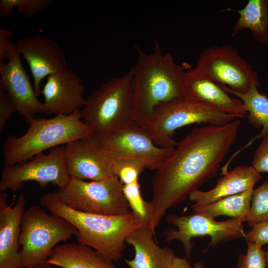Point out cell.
Here are the masks:
<instances>
[{
    "label": "cell",
    "instance_id": "cell-15",
    "mask_svg": "<svg viewBox=\"0 0 268 268\" xmlns=\"http://www.w3.org/2000/svg\"><path fill=\"white\" fill-rule=\"evenodd\" d=\"M84 90L81 78L70 68L48 76L41 91L44 113L57 116L81 110L86 102Z\"/></svg>",
    "mask_w": 268,
    "mask_h": 268
},
{
    "label": "cell",
    "instance_id": "cell-30",
    "mask_svg": "<svg viewBox=\"0 0 268 268\" xmlns=\"http://www.w3.org/2000/svg\"><path fill=\"white\" fill-rule=\"evenodd\" d=\"M17 112L16 106L12 99L0 83V132L4 128L7 121L13 113Z\"/></svg>",
    "mask_w": 268,
    "mask_h": 268
},
{
    "label": "cell",
    "instance_id": "cell-31",
    "mask_svg": "<svg viewBox=\"0 0 268 268\" xmlns=\"http://www.w3.org/2000/svg\"><path fill=\"white\" fill-rule=\"evenodd\" d=\"M252 166L259 173H268V135L262 139L254 152Z\"/></svg>",
    "mask_w": 268,
    "mask_h": 268
},
{
    "label": "cell",
    "instance_id": "cell-6",
    "mask_svg": "<svg viewBox=\"0 0 268 268\" xmlns=\"http://www.w3.org/2000/svg\"><path fill=\"white\" fill-rule=\"evenodd\" d=\"M77 234V229L63 217L48 213L41 206L29 207L21 220L19 268L47 261L60 242Z\"/></svg>",
    "mask_w": 268,
    "mask_h": 268
},
{
    "label": "cell",
    "instance_id": "cell-20",
    "mask_svg": "<svg viewBox=\"0 0 268 268\" xmlns=\"http://www.w3.org/2000/svg\"><path fill=\"white\" fill-rule=\"evenodd\" d=\"M261 178V174L252 165H240L225 173L212 189L207 191L196 190L188 198L194 203L192 207L203 206L222 198L253 190Z\"/></svg>",
    "mask_w": 268,
    "mask_h": 268
},
{
    "label": "cell",
    "instance_id": "cell-22",
    "mask_svg": "<svg viewBox=\"0 0 268 268\" xmlns=\"http://www.w3.org/2000/svg\"><path fill=\"white\" fill-rule=\"evenodd\" d=\"M228 94H231L241 100L248 114V123L255 128H261L260 132L255 135L242 149L250 145L256 139L268 135V97L258 90V86L253 85L244 92L233 91L224 85H219Z\"/></svg>",
    "mask_w": 268,
    "mask_h": 268
},
{
    "label": "cell",
    "instance_id": "cell-34",
    "mask_svg": "<svg viewBox=\"0 0 268 268\" xmlns=\"http://www.w3.org/2000/svg\"><path fill=\"white\" fill-rule=\"evenodd\" d=\"M16 0H0V14L4 16H9L13 12L14 8H16Z\"/></svg>",
    "mask_w": 268,
    "mask_h": 268
},
{
    "label": "cell",
    "instance_id": "cell-18",
    "mask_svg": "<svg viewBox=\"0 0 268 268\" xmlns=\"http://www.w3.org/2000/svg\"><path fill=\"white\" fill-rule=\"evenodd\" d=\"M26 202L20 193L9 205L7 194L0 192V268H19L20 224Z\"/></svg>",
    "mask_w": 268,
    "mask_h": 268
},
{
    "label": "cell",
    "instance_id": "cell-4",
    "mask_svg": "<svg viewBox=\"0 0 268 268\" xmlns=\"http://www.w3.org/2000/svg\"><path fill=\"white\" fill-rule=\"evenodd\" d=\"M20 136L10 135L2 144L4 165L26 162L48 149L90 136L93 129L85 124L81 110L46 119L34 118Z\"/></svg>",
    "mask_w": 268,
    "mask_h": 268
},
{
    "label": "cell",
    "instance_id": "cell-17",
    "mask_svg": "<svg viewBox=\"0 0 268 268\" xmlns=\"http://www.w3.org/2000/svg\"><path fill=\"white\" fill-rule=\"evenodd\" d=\"M183 86L186 98L211 105L236 118L244 117L247 114L241 100L230 97L220 85L196 67L186 71Z\"/></svg>",
    "mask_w": 268,
    "mask_h": 268
},
{
    "label": "cell",
    "instance_id": "cell-35",
    "mask_svg": "<svg viewBox=\"0 0 268 268\" xmlns=\"http://www.w3.org/2000/svg\"><path fill=\"white\" fill-rule=\"evenodd\" d=\"M170 268H192V267L186 257L175 256Z\"/></svg>",
    "mask_w": 268,
    "mask_h": 268
},
{
    "label": "cell",
    "instance_id": "cell-26",
    "mask_svg": "<svg viewBox=\"0 0 268 268\" xmlns=\"http://www.w3.org/2000/svg\"><path fill=\"white\" fill-rule=\"evenodd\" d=\"M110 158L116 176L123 185L138 181L139 175L146 168L143 163L137 161Z\"/></svg>",
    "mask_w": 268,
    "mask_h": 268
},
{
    "label": "cell",
    "instance_id": "cell-29",
    "mask_svg": "<svg viewBox=\"0 0 268 268\" xmlns=\"http://www.w3.org/2000/svg\"><path fill=\"white\" fill-rule=\"evenodd\" d=\"M52 2V0H17V12L25 17L31 18Z\"/></svg>",
    "mask_w": 268,
    "mask_h": 268
},
{
    "label": "cell",
    "instance_id": "cell-33",
    "mask_svg": "<svg viewBox=\"0 0 268 268\" xmlns=\"http://www.w3.org/2000/svg\"><path fill=\"white\" fill-rule=\"evenodd\" d=\"M13 35L12 30L0 28V61L7 59L12 54L18 51L16 44L10 39Z\"/></svg>",
    "mask_w": 268,
    "mask_h": 268
},
{
    "label": "cell",
    "instance_id": "cell-8",
    "mask_svg": "<svg viewBox=\"0 0 268 268\" xmlns=\"http://www.w3.org/2000/svg\"><path fill=\"white\" fill-rule=\"evenodd\" d=\"M117 176L99 181L70 179L57 191L61 199L75 210L94 214L121 215L131 210Z\"/></svg>",
    "mask_w": 268,
    "mask_h": 268
},
{
    "label": "cell",
    "instance_id": "cell-21",
    "mask_svg": "<svg viewBox=\"0 0 268 268\" xmlns=\"http://www.w3.org/2000/svg\"><path fill=\"white\" fill-rule=\"evenodd\" d=\"M46 262L61 268H117L113 261L78 243L58 245Z\"/></svg>",
    "mask_w": 268,
    "mask_h": 268
},
{
    "label": "cell",
    "instance_id": "cell-38",
    "mask_svg": "<svg viewBox=\"0 0 268 268\" xmlns=\"http://www.w3.org/2000/svg\"><path fill=\"white\" fill-rule=\"evenodd\" d=\"M266 260L267 266H268V251L265 252Z\"/></svg>",
    "mask_w": 268,
    "mask_h": 268
},
{
    "label": "cell",
    "instance_id": "cell-10",
    "mask_svg": "<svg viewBox=\"0 0 268 268\" xmlns=\"http://www.w3.org/2000/svg\"><path fill=\"white\" fill-rule=\"evenodd\" d=\"M70 179L65 156V146L51 149L48 154L43 152L32 160L12 165H4L0 176V192L7 190L16 192L25 182L34 181L41 187L54 184L59 189L65 186Z\"/></svg>",
    "mask_w": 268,
    "mask_h": 268
},
{
    "label": "cell",
    "instance_id": "cell-5",
    "mask_svg": "<svg viewBox=\"0 0 268 268\" xmlns=\"http://www.w3.org/2000/svg\"><path fill=\"white\" fill-rule=\"evenodd\" d=\"M133 76L132 67L122 75L102 83L86 98L82 120L94 133L112 132L135 122Z\"/></svg>",
    "mask_w": 268,
    "mask_h": 268
},
{
    "label": "cell",
    "instance_id": "cell-12",
    "mask_svg": "<svg viewBox=\"0 0 268 268\" xmlns=\"http://www.w3.org/2000/svg\"><path fill=\"white\" fill-rule=\"evenodd\" d=\"M165 219L167 223L176 228L169 229L164 232V241L168 242L174 240L179 241L182 244L186 257L188 259L193 248L192 239L194 238L208 236L210 238L209 246L214 247L219 244L245 237L243 222L235 218L218 221L195 213L183 216L168 214L166 215Z\"/></svg>",
    "mask_w": 268,
    "mask_h": 268
},
{
    "label": "cell",
    "instance_id": "cell-1",
    "mask_svg": "<svg viewBox=\"0 0 268 268\" xmlns=\"http://www.w3.org/2000/svg\"><path fill=\"white\" fill-rule=\"evenodd\" d=\"M241 121L196 128L178 143L156 170L147 201L149 227L155 233L168 209L183 202L218 171L235 142Z\"/></svg>",
    "mask_w": 268,
    "mask_h": 268
},
{
    "label": "cell",
    "instance_id": "cell-27",
    "mask_svg": "<svg viewBox=\"0 0 268 268\" xmlns=\"http://www.w3.org/2000/svg\"><path fill=\"white\" fill-rule=\"evenodd\" d=\"M123 191L131 211L142 219L149 222L147 201L142 197L138 181L123 185Z\"/></svg>",
    "mask_w": 268,
    "mask_h": 268
},
{
    "label": "cell",
    "instance_id": "cell-37",
    "mask_svg": "<svg viewBox=\"0 0 268 268\" xmlns=\"http://www.w3.org/2000/svg\"><path fill=\"white\" fill-rule=\"evenodd\" d=\"M192 268H205L202 263L200 262H196L192 267Z\"/></svg>",
    "mask_w": 268,
    "mask_h": 268
},
{
    "label": "cell",
    "instance_id": "cell-2",
    "mask_svg": "<svg viewBox=\"0 0 268 268\" xmlns=\"http://www.w3.org/2000/svg\"><path fill=\"white\" fill-rule=\"evenodd\" d=\"M136 51L137 57L133 66L132 78L134 122L142 127L158 105L185 97L183 78L190 67L187 63H176L169 52L163 53L157 42L150 54L144 53L138 47Z\"/></svg>",
    "mask_w": 268,
    "mask_h": 268
},
{
    "label": "cell",
    "instance_id": "cell-14",
    "mask_svg": "<svg viewBox=\"0 0 268 268\" xmlns=\"http://www.w3.org/2000/svg\"><path fill=\"white\" fill-rule=\"evenodd\" d=\"M64 146L70 179L99 181L116 176L110 157L88 137L73 140Z\"/></svg>",
    "mask_w": 268,
    "mask_h": 268
},
{
    "label": "cell",
    "instance_id": "cell-19",
    "mask_svg": "<svg viewBox=\"0 0 268 268\" xmlns=\"http://www.w3.org/2000/svg\"><path fill=\"white\" fill-rule=\"evenodd\" d=\"M155 233L150 229L148 221L134 229L128 236L126 243L134 250V256L124 259L129 268H170L175 255L169 247H161L153 239Z\"/></svg>",
    "mask_w": 268,
    "mask_h": 268
},
{
    "label": "cell",
    "instance_id": "cell-13",
    "mask_svg": "<svg viewBox=\"0 0 268 268\" xmlns=\"http://www.w3.org/2000/svg\"><path fill=\"white\" fill-rule=\"evenodd\" d=\"M16 45L29 65L36 95H41V83L46 76L67 68L65 53L59 43L42 34L27 35Z\"/></svg>",
    "mask_w": 268,
    "mask_h": 268
},
{
    "label": "cell",
    "instance_id": "cell-7",
    "mask_svg": "<svg viewBox=\"0 0 268 268\" xmlns=\"http://www.w3.org/2000/svg\"><path fill=\"white\" fill-rule=\"evenodd\" d=\"M236 118L211 105L186 98L162 103L142 127L158 146L175 147V131L192 124L222 125Z\"/></svg>",
    "mask_w": 268,
    "mask_h": 268
},
{
    "label": "cell",
    "instance_id": "cell-24",
    "mask_svg": "<svg viewBox=\"0 0 268 268\" xmlns=\"http://www.w3.org/2000/svg\"><path fill=\"white\" fill-rule=\"evenodd\" d=\"M253 190L225 197L203 206L192 207L193 211L213 219L226 215L244 222L249 215Z\"/></svg>",
    "mask_w": 268,
    "mask_h": 268
},
{
    "label": "cell",
    "instance_id": "cell-9",
    "mask_svg": "<svg viewBox=\"0 0 268 268\" xmlns=\"http://www.w3.org/2000/svg\"><path fill=\"white\" fill-rule=\"evenodd\" d=\"M88 137L111 158L137 161L146 168L155 170L160 167L175 149L157 145L144 128L135 122L106 134L93 132Z\"/></svg>",
    "mask_w": 268,
    "mask_h": 268
},
{
    "label": "cell",
    "instance_id": "cell-23",
    "mask_svg": "<svg viewBox=\"0 0 268 268\" xmlns=\"http://www.w3.org/2000/svg\"><path fill=\"white\" fill-rule=\"evenodd\" d=\"M237 12L239 17L233 26L232 36L248 29L258 42L268 46V0H249Z\"/></svg>",
    "mask_w": 268,
    "mask_h": 268
},
{
    "label": "cell",
    "instance_id": "cell-25",
    "mask_svg": "<svg viewBox=\"0 0 268 268\" xmlns=\"http://www.w3.org/2000/svg\"><path fill=\"white\" fill-rule=\"evenodd\" d=\"M268 221V178L258 188L254 189L251 206L246 220L249 226Z\"/></svg>",
    "mask_w": 268,
    "mask_h": 268
},
{
    "label": "cell",
    "instance_id": "cell-3",
    "mask_svg": "<svg viewBox=\"0 0 268 268\" xmlns=\"http://www.w3.org/2000/svg\"><path fill=\"white\" fill-rule=\"evenodd\" d=\"M40 204L51 213L67 220L77 230V243L90 247L113 261L120 260L126 239L143 220L132 211L121 215H104L79 211L69 207L57 191L43 194Z\"/></svg>",
    "mask_w": 268,
    "mask_h": 268
},
{
    "label": "cell",
    "instance_id": "cell-11",
    "mask_svg": "<svg viewBox=\"0 0 268 268\" xmlns=\"http://www.w3.org/2000/svg\"><path fill=\"white\" fill-rule=\"evenodd\" d=\"M196 67L216 83L233 91L244 92L253 85L260 87L258 73L237 49L230 45L205 49Z\"/></svg>",
    "mask_w": 268,
    "mask_h": 268
},
{
    "label": "cell",
    "instance_id": "cell-32",
    "mask_svg": "<svg viewBox=\"0 0 268 268\" xmlns=\"http://www.w3.org/2000/svg\"><path fill=\"white\" fill-rule=\"evenodd\" d=\"M246 233L245 239L247 242L257 243L262 246L268 244V221L257 223Z\"/></svg>",
    "mask_w": 268,
    "mask_h": 268
},
{
    "label": "cell",
    "instance_id": "cell-28",
    "mask_svg": "<svg viewBox=\"0 0 268 268\" xmlns=\"http://www.w3.org/2000/svg\"><path fill=\"white\" fill-rule=\"evenodd\" d=\"M265 252L262 246L255 243L247 242L246 254L238 258L236 268H267Z\"/></svg>",
    "mask_w": 268,
    "mask_h": 268
},
{
    "label": "cell",
    "instance_id": "cell-36",
    "mask_svg": "<svg viewBox=\"0 0 268 268\" xmlns=\"http://www.w3.org/2000/svg\"><path fill=\"white\" fill-rule=\"evenodd\" d=\"M22 268H61L56 265L49 263L47 262H42L31 266Z\"/></svg>",
    "mask_w": 268,
    "mask_h": 268
},
{
    "label": "cell",
    "instance_id": "cell-16",
    "mask_svg": "<svg viewBox=\"0 0 268 268\" xmlns=\"http://www.w3.org/2000/svg\"><path fill=\"white\" fill-rule=\"evenodd\" d=\"M20 56L17 51L6 62L0 61V83L15 103L17 112L29 124L36 115L44 113V105L38 99Z\"/></svg>",
    "mask_w": 268,
    "mask_h": 268
}]
</instances>
